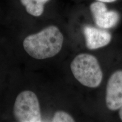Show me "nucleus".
<instances>
[{"instance_id": "f257e3e1", "label": "nucleus", "mask_w": 122, "mask_h": 122, "mask_svg": "<svg viewBox=\"0 0 122 122\" xmlns=\"http://www.w3.org/2000/svg\"><path fill=\"white\" fill-rule=\"evenodd\" d=\"M5 44L16 62L30 69H36L40 63L53 58L63 49L65 37L61 29L54 24L37 29L28 28L12 33Z\"/></svg>"}, {"instance_id": "f03ea898", "label": "nucleus", "mask_w": 122, "mask_h": 122, "mask_svg": "<svg viewBox=\"0 0 122 122\" xmlns=\"http://www.w3.org/2000/svg\"><path fill=\"white\" fill-rule=\"evenodd\" d=\"M74 78L81 84L89 88H97L101 83L103 73L97 58L92 55L81 53L70 63Z\"/></svg>"}, {"instance_id": "7ed1b4c3", "label": "nucleus", "mask_w": 122, "mask_h": 122, "mask_svg": "<svg viewBox=\"0 0 122 122\" xmlns=\"http://www.w3.org/2000/svg\"><path fill=\"white\" fill-rule=\"evenodd\" d=\"M15 62L3 41L0 42V103L16 71L13 67V63Z\"/></svg>"}, {"instance_id": "20e7f679", "label": "nucleus", "mask_w": 122, "mask_h": 122, "mask_svg": "<svg viewBox=\"0 0 122 122\" xmlns=\"http://www.w3.org/2000/svg\"><path fill=\"white\" fill-rule=\"evenodd\" d=\"M106 104L112 111L119 109L122 105V70L113 73L108 80L106 87Z\"/></svg>"}, {"instance_id": "39448f33", "label": "nucleus", "mask_w": 122, "mask_h": 122, "mask_svg": "<svg viewBox=\"0 0 122 122\" xmlns=\"http://www.w3.org/2000/svg\"><path fill=\"white\" fill-rule=\"evenodd\" d=\"M90 10L96 24L101 28H112L119 20V14L113 10H108L104 2L97 1L93 2L90 6Z\"/></svg>"}, {"instance_id": "423d86ee", "label": "nucleus", "mask_w": 122, "mask_h": 122, "mask_svg": "<svg viewBox=\"0 0 122 122\" xmlns=\"http://www.w3.org/2000/svg\"><path fill=\"white\" fill-rule=\"evenodd\" d=\"M84 34L86 47L91 50L105 46L110 43L112 38L110 33L107 30L89 25L84 27Z\"/></svg>"}, {"instance_id": "0eeeda50", "label": "nucleus", "mask_w": 122, "mask_h": 122, "mask_svg": "<svg viewBox=\"0 0 122 122\" xmlns=\"http://www.w3.org/2000/svg\"><path fill=\"white\" fill-rule=\"evenodd\" d=\"M50 0H19L21 6L28 16L33 18H39L42 16L46 5Z\"/></svg>"}, {"instance_id": "6e6552de", "label": "nucleus", "mask_w": 122, "mask_h": 122, "mask_svg": "<svg viewBox=\"0 0 122 122\" xmlns=\"http://www.w3.org/2000/svg\"><path fill=\"white\" fill-rule=\"evenodd\" d=\"M75 119L67 111L59 110L53 114L51 122H73Z\"/></svg>"}, {"instance_id": "1a4fd4ad", "label": "nucleus", "mask_w": 122, "mask_h": 122, "mask_svg": "<svg viewBox=\"0 0 122 122\" xmlns=\"http://www.w3.org/2000/svg\"><path fill=\"white\" fill-rule=\"evenodd\" d=\"M97 1H100V2H102L104 3H112L115 2L117 0H96Z\"/></svg>"}, {"instance_id": "9d476101", "label": "nucleus", "mask_w": 122, "mask_h": 122, "mask_svg": "<svg viewBox=\"0 0 122 122\" xmlns=\"http://www.w3.org/2000/svg\"><path fill=\"white\" fill-rule=\"evenodd\" d=\"M119 115L120 119H121V120L122 121V106H120V107L119 108Z\"/></svg>"}]
</instances>
